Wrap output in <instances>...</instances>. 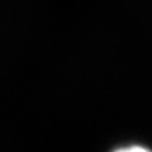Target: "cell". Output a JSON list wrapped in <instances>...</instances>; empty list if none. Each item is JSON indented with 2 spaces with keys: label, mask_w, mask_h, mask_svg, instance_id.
Here are the masks:
<instances>
[{
  "label": "cell",
  "mask_w": 152,
  "mask_h": 152,
  "mask_svg": "<svg viewBox=\"0 0 152 152\" xmlns=\"http://www.w3.org/2000/svg\"><path fill=\"white\" fill-rule=\"evenodd\" d=\"M111 152H152V149L142 144H128V145L117 147Z\"/></svg>",
  "instance_id": "obj_1"
}]
</instances>
